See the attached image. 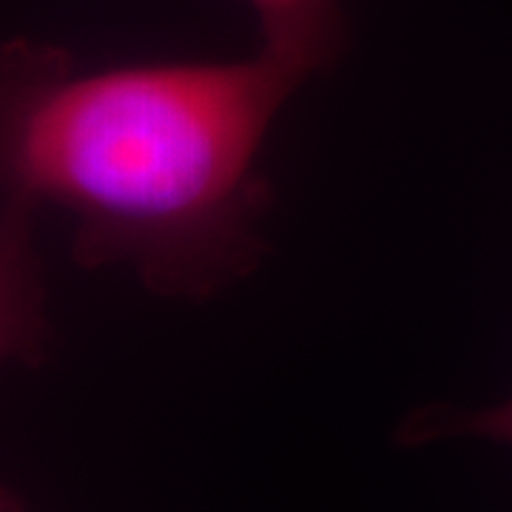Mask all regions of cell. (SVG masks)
I'll return each mask as SVG.
<instances>
[{
	"label": "cell",
	"mask_w": 512,
	"mask_h": 512,
	"mask_svg": "<svg viewBox=\"0 0 512 512\" xmlns=\"http://www.w3.org/2000/svg\"><path fill=\"white\" fill-rule=\"evenodd\" d=\"M444 439H484L512 447V399L481 407V410L430 404L410 413L396 433V441L407 447Z\"/></svg>",
	"instance_id": "4"
},
{
	"label": "cell",
	"mask_w": 512,
	"mask_h": 512,
	"mask_svg": "<svg viewBox=\"0 0 512 512\" xmlns=\"http://www.w3.org/2000/svg\"><path fill=\"white\" fill-rule=\"evenodd\" d=\"M0 512H29L23 507V501H20L18 495L12 493L9 487H3L0 484Z\"/></svg>",
	"instance_id": "5"
},
{
	"label": "cell",
	"mask_w": 512,
	"mask_h": 512,
	"mask_svg": "<svg viewBox=\"0 0 512 512\" xmlns=\"http://www.w3.org/2000/svg\"><path fill=\"white\" fill-rule=\"evenodd\" d=\"M308 80L276 57L80 69L32 37L0 43V205L74 222L72 256L202 302L268 254L274 185L259 168Z\"/></svg>",
	"instance_id": "1"
},
{
	"label": "cell",
	"mask_w": 512,
	"mask_h": 512,
	"mask_svg": "<svg viewBox=\"0 0 512 512\" xmlns=\"http://www.w3.org/2000/svg\"><path fill=\"white\" fill-rule=\"evenodd\" d=\"M259 29V52L305 80L328 72L345 55L350 23L342 0H245Z\"/></svg>",
	"instance_id": "3"
},
{
	"label": "cell",
	"mask_w": 512,
	"mask_h": 512,
	"mask_svg": "<svg viewBox=\"0 0 512 512\" xmlns=\"http://www.w3.org/2000/svg\"><path fill=\"white\" fill-rule=\"evenodd\" d=\"M35 217L0 205V365H40L52 348Z\"/></svg>",
	"instance_id": "2"
}]
</instances>
